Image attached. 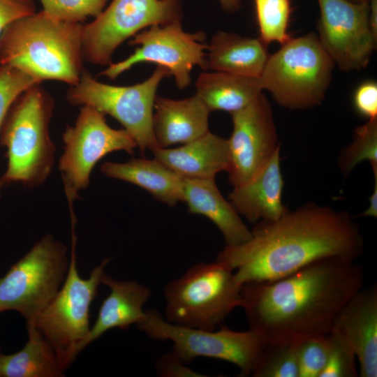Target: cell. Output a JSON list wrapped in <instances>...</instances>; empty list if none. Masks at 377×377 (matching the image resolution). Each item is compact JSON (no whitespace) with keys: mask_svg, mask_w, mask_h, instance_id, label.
I'll use <instances>...</instances> for the list:
<instances>
[{"mask_svg":"<svg viewBox=\"0 0 377 377\" xmlns=\"http://www.w3.org/2000/svg\"><path fill=\"white\" fill-rule=\"evenodd\" d=\"M364 280L356 260L323 258L281 278L243 284L239 307L267 342L327 336Z\"/></svg>","mask_w":377,"mask_h":377,"instance_id":"cell-1","label":"cell"},{"mask_svg":"<svg viewBox=\"0 0 377 377\" xmlns=\"http://www.w3.org/2000/svg\"><path fill=\"white\" fill-rule=\"evenodd\" d=\"M251 231L249 240L226 245L216 258L242 285L281 278L323 258L356 260L364 251L360 228L348 212L314 203L258 222Z\"/></svg>","mask_w":377,"mask_h":377,"instance_id":"cell-2","label":"cell"},{"mask_svg":"<svg viewBox=\"0 0 377 377\" xmlns=\"http://www.w3.org/2000/svg\"><path fill=\"white\" fill-rule=\"evenodd\" d=\"M82 23L55 20L43 10L9 24L0 36V65H9L39 82L57 80L69 86L83 68Z\"/></svg>","mask_w":377,"mask_h":377,"instance_id":"cell-3","label":"cell"},{"mask_svg":"<svg viewBox=\"0 0 377 377\" xmlns=\"http://www.w3.org/2000/svg\"><path fill=\"white\" fill-rule=\"evenodd\" d=\"M54 105L53 97L40 84L13 102L0 129V143L6 148L8 161L2 184L35 187L48 178L56 151L49 131Z\"/></svg>","mask_w":377,"mask_h":377,"instance_id":"cell-4","label":"cell"},{"mask_svg":"<svg viewBox=\"0 0 377 377\" xmlns=\"http://www.w3.org/2000/svg\"><path fill=\"white\" fill-rule=\"evenodd\" d=\"M242 285L222 263H198L164 288L165 320L213 330L240 306Z\"/></svg>","mask_w":377,"mask_h":377,"instance_id":"cell-5","label":"cell"},{"mask_svg":"<svg viewBox=\"0 0 377 377\" xmlns=\"http://www.w3.org/2000/svg\"><path fill=\"white\" fill-rule=\"evenodd\" d=\"M269 55L259 77L280 105L291 110L313 108L322 103L334 64L314 33L291 37Z\"/></svg>","mask_w":377,"mask_h":377,"instance_id":"cell-6","label":"cell"},{"mask_svg":"<svg viewBox=\"0 0 377 377\" xmlns=\"http://www.w3.org/2000/svg\"><path fill=\"white\" fill-rule=\"evenodd\" d=\"M75 221H71V260L61 288L31 323L50 342L64 371L85 348L89 333V308L110 258H105L89 278L80 276L76 263Z\"/></svg>","mask_w":377,"mask_h":377,"instance_id":"cell-7","label":"cell"},{"mask_svg":"<svg viewBox=\"0 0 377 377\" xmlns=\"http://www.w3.org/2000/svg\"><path fill=\"white\" fill-rule=\"evenodd\" d=\"M170 75L158 66L145 81L130 86H115L96 80L83 70L79 81L69 86L68 103L74 106L89 105L116 119L133 137L144 153L159 147L153 131V110L156 90L161 80Z\"/></svg>","mask_w":377,"mask_h":377,"instance_id":"cell-8","label":"cell"},{"mask_svg":"<svg viewBox=\"0 0 377 377\" xmlns=\"http://www.w3.org/2000/svg\"><path fill=\"white\" fill-rule=\"evenodd\" d=\"M145 312L138 328L153 339L172 341L171 351L187 364L198 357L219 359L236 365L240 376H251L267 344L251 329L239 332L226 326L218 330L191 328L168 322L156 309Z\"/></svg>","mask_w":377,"mask_h":377,"instance_id":"cell-9","label":"cell"},{"mask_svg":"<svg viewBox=\"0 0 377 377\" xmlns=\"http://www.w3.org/2000/svg\"><path fill=\"white\" fill-rule=\"evenodd\" d=\"M68 265L66 246L45 235L0 278V313L15 310L33 322L59 291Z\"/></svg>","mask_w":377,"mask_h":377,"instance_id":"cell-10","label":"cell"},{"mask_svg":"<svg viewBox=\"0 0 377 377\" xmlns=\"http://www.w3.org/2000/svg\"><path fill=\"white\" fill-rule=\"evenodd\" d=\"M180 0H112L92 22L84 24V60L108 66L126 40L153 25L182 21Z\"/></svg>","mask_w":377,"mask_h":377,"instance_id":"cell-11","label":"cell"},{"mask_svg":"<svg viewBox=\"0 0 377 377\" xmlns=\"http://www.w3.org/2000/svg\"><path fill=\"white\" fill-rule=\"evenodd\" d=\"M62 139L59 169L68 202L87 188L91 171L103 157L115 151L132 154L138 147L128 132L111 128L105 114L89 105L81 106L74 125L66 128Z\"/></svg>","mask_w":377,"mask_h":377,"instance_id":"cell-12","label":"cell"},{"mask_svg":"<svg viewBox=\"0 0 377 377\" xmlns=\"http://www.w3.org/2000/svg\"><path fill=\"white\" fill-rule=\"evenodd\" d=\"M132 38L128 44L138 45L133 53L121 61L112 62L99 76L114 80L138 64L151 62L166 68L174 76L177 88L183 89L190 85L195 66L207 70L205 33L184 31L182 21L151 26Z\"/></svg>","mask_w":377,"mask_h":377,"instance_id":"cell-13","label":"cell"},{"mask_svg":"<svg viewBox=\"0 0 377 377\" xmlns=\"http://www.w3.org/2000/svg\"><path fill=\"white\" fill-rule=\"evenodd\" d=\"M320 19L317 36L339 69L358 71L369 63L377 38L369 24V2L318 0Z\"/></svg>","mask_w":377,"mask_h":377,"instance_id":"cell-14","label":"cell"},{"mask_svg":"<svg viewBox=\"0 0 377 377\" xmlns=\"http://www.w3.org/2000/svg\"><path fill=\"white\" fill-rule=\"evenodd\" d=\"M226 172L234 188L249 182L280 148L271 105L262 92L245 108L230 114Z\"/></svg>","mask_w":377,"mask_h":377,"instance_id":"cell-15","label":"cell"},{"mask_svg":"<svg viewBox=\"0 0 377 377\" xmlns=\"http://www.w3.org/2000/svg\"><path fill=\"white\" fill-rule=\"evenodd\" d=\"M353 352L361 377L377 376V286L358 290L337 314L331 331Z\"/></svg>","mask_w":377,"mask_h":377,"instance_id":"cell-16","label":"cell"},{"mask_svg":"<svg viewBox=\"0 0 377 377\" xmlns=\"http://www.w3.org/2000/svg\"><path fill=\"white\" fill-rule=\"evenodd\" d=\"M280 148L246 184L230 193V202L250 223L275 220L287 210L282 203L283 179Z\"/></svg>","mask_w":377,"mask_h":377,"instance_id":"cell-17","label":"cell"},{"mask_svg":"<svg viewBox=\"0 0 377 377\" xmlns=\"http://www.w3.org/2000/svg\"><path fill=\"white\" fill-rule=\"evenodd\" d=\"M154 158L184 179H214L226 171L229 162L228 140L210 131L177 148L158 147Z\"/></svg>","mask_w":377,"mask_h":377,"instance_id":"cell-18","label":"cell"},{"mask_svg":"<svg viewBox=\"0 0 377 377\" xmlns=\"http://www.w3.org/2000/svg\"><path fill=\"white\" fill-rule=\"evenodd\" d=\"M153 131L159 147L185 144L207 133L209 111L195 94L175 100L156 96Z\"/></svg>","mask_w":377,"mask_h":377,"instance_id":"cell-19","label":"cell"},{"mask_svg":"<svg viewBox=\"0 0 377 377\" xmlns=\"http://www.w3.org/2000/svg\"><path fill=\"white\" fill-rule=\"evenodd\" d=\"M102 283L110 288V293L101 304L85 347L111 329L124 330L143 321L146 317L143 307L151 296L150 288L136 281H120L105 274Z\"/></svg>","mask_w":377,"mask_h":377,"instance_id":"cell-20","label":"cell"},{"mask_svg":"<svg viewBox=\"0 0 377 377\" xmlns=\"http://www.w3.org/2000/svg\"><path fill=\"white\" fill-rule=\"evenodd\" d=\"M191 214H201L219 228L228 246L239 245L251 237L230 202L220 193L215 179H184L183 201Z\"/></svg>","mask_w":377,"mask_h":377,"instance_id":"cell-21","label":"cell"},{"mask_svg":"<svg viewBox=\"0 0 377 377\" xmlns=\"http://www.w3.org/2000/svg\"><path fill=\"white\" fill-rule=\"evenodd\" d=\"M260 39L217 31L207 44V69L259 77L268 54Z\"/></svg>","mask_w":377,"mask_h":377,"instance_id":"cell-22","label":"cell"},{"mask_svg":"<svg viewBox=\"0 0 377 377\" xmlns=\"http://www.w3.org/2000/svg\"><path fill=\"white\" fill-rule=\"evenodd\" d=\"M101 171L108 177L147 190L156 200L169 206L183 201L184 178L156 158H133L126 163L105 162Z\"/></svg>","mask_w":377,"mask_h":377,"instance_id":"cell-23","label":"cell"},{"mask_svg":"<svg viewBox=\"0 0 377 377\" xmlns=\"http://www.w3.org/2000/svg\"><path fill=\"white\" fill-rule=\"evenodd\" d=\"M195 88V95L209 112L221 110L230 114L247 106L263 91L259 77L220 71L201 73Z\"/></svg>","mask_w":377,"mask_h":377,"instance_id":"cell-24","label":"cell"},{"mask_svg":"<svg viewBox=\"0 0 377 377\" xmlns=\"http://www.w3.org/2000/svg\"><path fill=\"white\" fill-rule=\"evenodd\" d=\"M29 339L20 351L0 355V373L3 377L64 376L57 353L50 342L33 325L27 324Z\"/></svg>","mask_w":377,"mask_h":377,"instance_id":"cell-25","label":"cell"},{"mask_svg":"<svg viewBox=\"0 0 377 377\" xmlns=\"http://www.w3.org/2000/svg\"><path fill=\"white\" fill-rule=\"evenodd\" d=\"M300 341L267 342L253 377H299Z\"/></svg>","mask_w":377,"mask_h":377,"instance_id":"cell-26","label":"cell"},{"mask_svg":"<svg viewBox=\"0 0 377 377\" xmlns=\"http://www.w3.org/2000/svg\"><path fill=\"white\" fill-rule=\"evenodd\" d=\"M260 40L283 45L291 36L288 27L291 14L290 0H253Z\"/></svg>","mask_w":377,"mask_h":377,"instance_id":"cell-27","label":"cell"},{"mask_svg":"<svg viewBox=\"0 0 377 377\" xmlns=\"http://www.w3.org/2000/svg\"><path fill=\"white\" fill-rule=\"evenodd\" d=\"M364 161L377 165V118L356 128L352 142L342 150L338 163L341 172L347 175Z\"/></svg>","mask_w":377,"mask_h":377,"instance_id":"cell-28","label":"cell"},{"mask_svg":"<svg viewBox=\"0 0 377 377\" xmlns=\"http://www.w3.org/2000/svg\"><path fill=\"white\" fill-rule=\"evenodd\" d=\"M43 11L51 17L66 22L82 23L98 17L108 0H39Z\"/></svg>","mask_w":377,"mask_h":377,"instance_id":"cell-29","label":"cell"},{"mask_svg":"<svg viewBox=\"0 0 377 377\" xmlns=\"http://www.w3.org/2000/svg\"><path fill=\"white\" fill-rule=\"evenodd\" d=\"M41 84L28 73L9 65H0V129L15 99L29 87ZM2 182L0 179V190Z\"/></svg>","mask_w":377,"mask_h":377,"instance_id":"cell-30","label":"cell"},{"mask_svg":"<svg viewBox=\"0 0 377 377\" xmlns=\"http://www.w3.org/2000/svg\"><path fill=\"white\" fill-rule=\"evenodd\" d=\"M329 336L301 340L298 351L299 377H320L329 355Z\"/></svg>","mask_w":377,"mask_h":377,"instance_id":"cell-31","label":"cell"},{"mask_svg":"<svg viewBox=\"0 0 377 377\" xmlns=\"http://www.w3.org/2000/svg\"><path fill=\"white\" fill-rule=\"evenodd\" d=\"M330 351L325 367L320 377H357L356 357L339 338L329 334Z\"/></svg>","mask_w":377,"mask_h":377,"instance_id":"cell-32","label":"cell"},{"mask_svg":"<svg viewBox=\"0 0 377 377\" xmlns=\"http://www.w3.org/2000/svg\"><path fill=\"white\" fill-rule=\"evenodd\" d=\"M357 112L368 119L377 118V84L367 80L360 84L353 94Z\"/></svg>","mask_w":377,"mask_h":377,"instance_id":"cell-33","label":"cell"},{"mask_svg":"<svg viewBox=\"0 0 377 377\" xmlns=\"http://www.w3.org/2000/svg\"><path fill=\"white\" fill-rule=\"evenodd\" d=\"M155 371L161 377H206L196 372L172 351L161 355L155 362Z\"/></svg>","mask_w":377,"mask_h":377,"instance_id":"cell-34","label":"cell"},{"mask_svg":"<svg viewBox=\"0 0 377 377\" xmlns=\"http://www.w3.org/2000/svg\"><path fill=\"white\" fill-rule=\"evenodd\" d=\"M36 12L34 0H0V36L9 24Z\"/></svg>","mask_w":377,"mask_h":377,"instance_id":"cell-35","label":"cell"},{"mask_svg":"<svg viewBox=\"0 0 377 377\" xmlns=\"http://www.w3.org/2000/svg\"><path fill=\"white\" fill-rule=\"evenodd\" d=\"M374 172V189L369 200V207L361 214L362 216L377 217V166H371Z\"/></svg>","mask_w":377,"mask_h":377,"instance_id":"cell-36","label":"cell"},{"mask_svg":"<svg viewBox=\"0 0 377 377\" xmlns=\"http://www.w3.org/2000/svg\"><path fill=\"white\" fill-rule=\"evenodd\" d=\"M369 4V24L371 29L377 38V0H370Z\"/></svg>","mask_w":377,"mask_h":377,"instance_id":"cell-37","label":"cell"},{"mask_svg":"<svg viewBox=\"0 0 377 377\" xmlns=\"http://www.w3.org/2000/svg\"><path fill=\"white\" fill-rule=\"evenodd\" d=\"M223 9L228 12H234L239 8L240 0H219Z\"/></svg>","mask_w":377,"mask_h":377,"instance_id":"cell-38","label":"cell"},{"mask_svg":"<svg viewBox=\"0 0 377 377\" xmlns=\"http://www.w3.org/2000/svg\"><path fill=\"white\" fill-rule=\"evenodd\" d=\"M349 1H353V2H356V3H362V2L368 3L369 2L370 0H349Z\"/></svg>","mask_w":377,"mask_h":377,"instance_id":"cell-39","label":"cell"},{"mask_svg":"<svg viewBox=\"0 0 377 377\" xmlns=\"http://www.w3.org/2000/svg\"><path fill=\"white\" fill-rule=\"evenodd\" d=\"M0 355H1V353H0ZM0 376H1V373H0Z\"/></svg>","mask_w":377,"mask_h":377,"instance_id":"cell-40","label":"cell"}]
</instances>
